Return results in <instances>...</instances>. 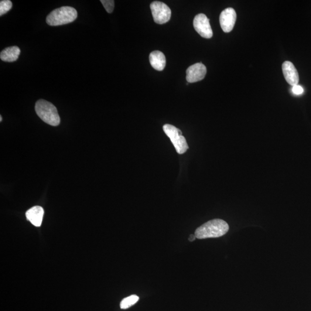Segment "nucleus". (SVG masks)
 <instances>
[{
	"label": "nucleus",
	"mask_w": 311,
	"mask_h": 311,
	"mask_svg": "<svg viewBox=\"0 0 311 311\" xmlns=\"http://www.w3.org/2000/svg\"><path fill=\"white\" fill-rule=\"evenodd\" d=\"M77 18L76 9L70 6H63L51 12L46 18L49 26H58L73 22Z\"/></svg>",
	"instance_id": "7ed1b4c3"
},
{
	"label": "nucleus",
	"mask_w": 311,
	"mask_h": 311,
	"mask_svg": "<svg viewBox=\"0 0 311 311\" xmlns=\"http://www.w3.org/2000/svg\"><path fill=\"white\" fill-rule=\"evenodd\" d=\"M101 2L108 13H111L113 11L114 1H112V0H101Z\"/></svg>",
	"instance_id": "2eb2a0df"
},
{
	"label": "nucleus",
	"mask_w": 311,
	"mask_h": 311,
	"mask_svg": "<svg viewBox=\"0 0 311 311\" xmlns=\"http://www.w3.org/2000/svg\"><path fill=\"white\" fill-rule=\"evenodd\" d=\"M20 49L18 46H11L6 48L0 54V59L4 62L12 63L18 59Z\"/></svg>",
	"instance_id": "f8f14e48"
},
{
	"label": "nucleus",
	"mask_w": 311,
	"mask_h": 311,
	"mask_svg": "<svg viewBox=\"0 0 311 311\" xmlns=\"http://www.w3.org/2000/svg\"><path fill=\"white\" fill-rule=\"evenodd\" d=\"M139 297L136 295H132L123 299L120 304L121 309H127L138 302Z\"/></svg>",
	"instance_id": "ddd939ff"
},
{
	"label": "nucleus",
	"mask_w": 311,
	"mask_h": 311,
	"mask_svg": "<svg viewBox=\"0 0 311 311\" xmlns=\"http://www.w3.org/2000/svg\"><path fill=\"white\" fill-rule=\"evenodd\" d=\"M292 92L294 94L297 95H302L303 94L304 89L302 86H300V85H297L293 87Z\"/></svg>",
	"instance_id": "dca6fc26"
},
{
	"label": "nucleus",
	"mask_w": 311,
	"mask_h": 311,
	"mask_svg": "<svg viewBox=\"0 0 311 311\" xmlns=\"http://www.w3.org/2000/svg\"><path fill=\"white\" fill-rule=\"evenodd\" d=\"M44 210L39 206L34 207L27 210L26 216L27 219L34 226L39 227L42 224Z\"/></svg>",
	"instance_id": "9d476101"
},
{
	"label": "nucleus",
	"mask_w": 311,
	"mask_h": 311,
	"mask_svg": "<svg viewBox=\"0 0 311 311\" xmlns=\"http://www.w3.org/2000/svg\"><path fill=\"white\" fill-rule=\"evenodd\" d=\"M237 20V13L232 8H228L221 13L220 23L225 33H230L233 30Z\"/></svg>",
	"instance_id": "0eeeda50"
},
{
	"label": "nucleus",
	"mask_w": 311,
	"mask_h": 311,
	"mask_svg": "<svg viewBox=\"0 0 311 311\" xmlns=\"http://www.w3.org/2000/svg\"><path fill=\"white\" fill-rule=\"evenodd\" d=\"M193 26L196 32L204 38L210 39L213 36L209 19L203 13H200L195 17Z\"/></svg>",
	"instance_id": "423d86ee"
},
{
	"label": "nucleus",
	"mask_w": 311,
	"mask_h": 311,
	"mask_svg": "<svg viewBox=\"0 0 311 311\" xmlns=\"http://www.w3.org/2000/svg\"><path fill=\"white\" fill-rule=\"evenodd\" d=\"M12 7V3L9 0H2L0 1V16L7 13Z\"/></svg>",
	"instance_id": "4468645a"
},
{
	"label": "nucleus",
	"mask_w": 311,
	"mask_h": 311,
	"mask_svg": "<svg viewBox=\"0 0 311 311\" xmlns=\"http://www.w3.org/2000/svg\"><path fill=\"white\" fill-rule=\"evenodd\" d=\"M207 68L202 63H197L190 66L186 70L188 83H193L203 80L207 74Z\"/></svg>",
	"instance_id": "6e6552de"
},
{
	"label": "nucleus",
	"mask_w": 311,
	"mask_h": 311,
	"mask_svg": "<svg viewBox=\"0 0 311 311\" xmlns=\"http://www.w3.org/2000/svg\"><path fill=\"white\" fill-rule=\"evenodd\" d=\"M154 21L163 25L168 22L172 16V11L165 3L160 1H154L150 5Z\"/></svg>",
	"instance_id": "39448f33"
},
{
	"label": "nucleus",
	"mask_w": 311,
	"mask_h": 311,
	"mask_svg": "<svg viewBox=\"0 0 311 311\" xmlns=\"http://www.w3.org/2000/svg\"><path fill=\"white\" fill-rule=\"evenodd\" d=\"M196 235H191L190 236L189 240L190 242H193V241H194L195 240V239H196Z\"/></svg>",
	"instance_id": "f3484780"
},
{
	"label": "nucleus",
	"mask_w": 311,
	"mask_h": 311,
	"mask_svg": "<svg viewBox=\"0 0 311 311\" xmlns=\"http://www.w3.org/2000/svg\"><path fill=\"white\" fill-rule=\"evenodd\" d=\"M163 131L169 137L173 144L179 155L185 153L189 149L186 139L182 136V131L172 125L166 124L163 126Z\"/></svg>",
	"instance_id": "20e7f679"
},
{
	"label": "nucleus",
	"mask_w": 311,
	"mask_h": 311,
	"mask_svg": "<svg viewBox=\"0 0 311 311\" xmlns=\"http://www.w3.org/2000/svg\"><path fill=\"white\" fill-rule=\"evenodd\" d=\"M228 231L229 225L227 222L221 219H214L207 221L198 227L194 235L196 238L199 239L219 238L226 234Z\"/></svg>",
	"instance_id": "f257e3e1"
},
{
	"label": "nucleus",
	"mask_w": 311,
	"mask_h": 311,
	"mask_svg": "<svg viewBox=\"0 0 311 311\" xmlns=\"http://www.w3.org/2000/svg\"><path fill=\"white\" fill-rule=\"evenodd\" d=\"M2 120V118L1 116H0V121L1 122Z\"/></svg>",
	"instance_id": "a211bd4d"
},
{
	"label": "nucleus",
	"mask_w": 311,
	"mask_h": 311,
	"mask_svg": "<svg viewBox=\"0 0 311 311\" xmlns=\"http://www.w3.org/2000/svg\"><path fill=\"white\" fill-rule=\"evenodd\" d=\"M149 61L151 66L156 70L162 71L166 67L165 54L160 51H154L150 54Z\"/></svg>",
	"instance_id": "9b49d317"
},
{
	"label": "nucleus",
	"mask_w": 311,
	"mask_h": 311,
	"mask_svg": "<svg viewBox=\"0 0 311 311\" xmlns=\"http://www.w3.org/2000/svg\"><path fill=\"white\" fill-rule=\"evenodd\" d=\"M283 76L287 83L292 86L298 85L299 75L294 65L290 61H285L282 66Z\"/></svg>",
	"instance_id": "1a4fd4ad"
},
{
	"label": "nucleus",
	"mask_w": 311,
	"mask_h": 311,
	"mask_svg": "<svg viewBox=\"0 0 311 311\" xmlns=\"http://www.w3.org/2000/svg\"><path fill=\"white\" fill-rule=\"evenodd\" d=\"M35 108L37 115L44 122L53 126L60 125V117L57 109L51 103L40 99L36 102Z\"/></svg>",
	"instance_id": "f03ea898"
}]
</instances>
